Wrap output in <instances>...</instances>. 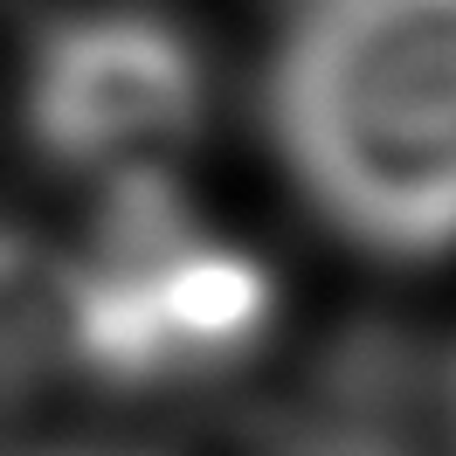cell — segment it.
Returning <instances> with one entry per match:
<instances>
[{"label": "cell", "instance_id": "cell-2", "mask_svg": "<svg viewBox=\"0 0 456 456\" xmlns=\"http://www.w3.org/2000/svg\"><path fill=\"white\" fill-rule=\"evenodd\" d=\"M28 139L62 173L104 187L173 180L180 152L194 145L208 111L194 42L132 7L69 14L28 56Z\"/></svg>", "mask_w": 456, "mask_h": 456}, {"label": "cell", "instance_id": "cell-1", "mask_svg": "<svg viewBox=\"0 0 456 456\" xmlns=\"http://www.w3.org/2000/svg\"><path fill=\"white\" fill-rule=\"evenodd\" d=\"M263 111L332 235L395 263L456 249V0H297Z\"/></svg>", "mask_w": 456, "mask_h": 456}]
</instances>
